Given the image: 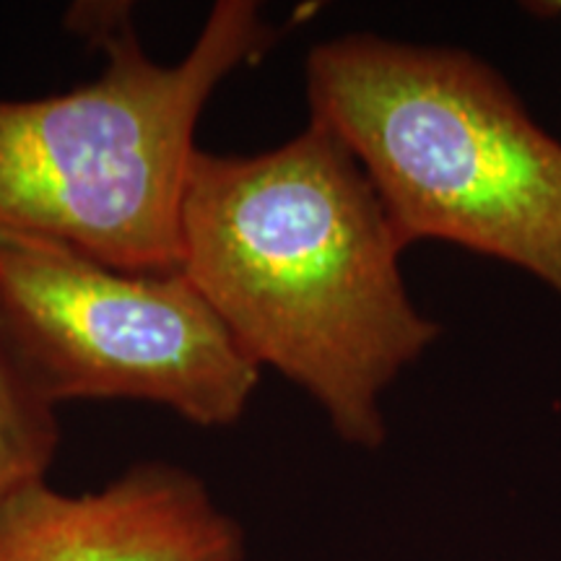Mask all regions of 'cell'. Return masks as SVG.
I'll use <instances>...</instances> for the list:
<instances>
[{"instance_id": "6da1fadb", "label": "cell", "mask_w": 561, "mask_h": 561, "mask_svg": "<svg viewBox=\"0 0 561 561\" xmlns=\"http://www.w3.org/2000/svg\"><path fill=\"white\" fill-rule=\"evenodd\" d=\"M403 252L325 125L263 153H193L178 271L257 367L305 390L359 450L385 445V396L442 335L409 294Z\"/></svg>"}, {"instance_id": "7a4b0ae2", "label": "cell", "mask_w": 561, "mask_h": 561, "mask_svg": "<svg viewBox=\"0 0 561 561\" xmlns=\"http://www.w3.org/2000/svg\"><path fill=\"white\" fill-rule=\"evenodd\" d=\"M130 9L68 11V30L104 53L94 81L39 100H0V231L66 244L117 271L172 273L203 110L284 30L255 0H219L185 58L159 66Z\"/></svg>"}, {"instance_id": "277c9868", "label": "cell", "mask_w": 561, "mask_h": 561, "mask_svg": "<svg viewBox=\"0 0 561 561\" xmlns=\"http://www.w3.org/2000/svg\"><path fill=\"white\" fill-rule=\"evenodd\" d=\"M0 328L55 405L123 398L227 430L263 375L185 273L117 271L3 231Z\"/></svg>"}, {"instance_id": "52a82bcc", "label": "cell", "mask_w": 561, "mask_h": 561, "mask_svg": "<svg viewBox=\"0 0 561 561\" xmlns=\"http://www.w3.org/2000/svg\"><path fill=\"white\" fill-rule=\"evenodd\" d=\"M528 9H533V13L543 19H561V0H543V3H528Z\"/></svg>"}, {"instance_id": "3957f363", "label": "cell", "mask_w": 561, "mask_h": 561, "mask_svg": "<svg viewBox=\"0 0 561 561\" xmlns=\"http://www.w3.org/2000/svg\"><path fill=\"white\" fill-rule=\"evenodd\" d=\"M305 91L403 250L479 252L561 301V140L500 70L460 47L346 32L307 53Z\"/></svg>"}, {"instance_id": "8992f818", "label": "cell", "mask_w": 561, "mask_h": 561, "mask_svg": "<svg viewBox=\"0 0 561 561\" xmlns=\"http://www.w3.org/2000/svg\"><path fill=\"white\" fill-rule=\"evenodd\" d=\"M60 439L58 405L42 392L0 328V496L47 481Z\"/></svg>"}, {"instance_id": "5b68a950", "label": "cell", "mask_w": 561, "mask_h": 561, "mask_svg": "<svg viewBox=\"0 0 561 561\" xmlns=\"http://www.w3.org/2000/svg\"><path fill=\"white\" fill-rule=\"evenodd\" d=\"M242 525L201 476L167 460L130 466L102 489L47 481L0 496V561H244Z\"/></svg>"}]
</instances>
